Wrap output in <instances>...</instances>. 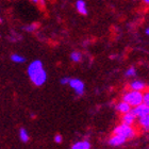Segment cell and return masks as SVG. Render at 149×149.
Segmentation results:
<instances>
[{
	"instance_id": "cell-1",
	"label": "cell",
	"mask_w": 149,
	"mask_h": 149,
	"mask_svg": "<svg viewBox=\"0 0 149 149\" xmlns=\"http://www.w3.org/2000/svg\"><path fill=\"white\" fill-rule=\"evenodd\" d=\"M27 74L35 86H42L46 83L47 72L40 60H34L29 64L27 68Z\"/></svg>"
},
{
	"instance_id": "cell-2",
	"label": "cell",
	"mask_w": 149,
	"mask_h": 149,
	"mask_svg": "<svg viewBox=\"0 0 149 149\" xmlns=\"http://www.w3.org/2000/svg\"><path fill=\"white\" fill-rule=\"evenodd\" d=\"M123 100L129 103L132 108L135 106H139L141 103H143V92L133 91L129 88V91H126L123 94Z\"/></svg>"
},
{
	"instance_id": "cell-3",
	"label": "cell",
	"mask_w": 149,
	"mask_h": 149,
	"mask_svg": "<svg viewBox=\"0 0 149 149\" xmlns=\"http://www.w3.org/2000/svg\"><path fill=\"white\" fill-rule=\"evenodd\" d=\"M113 134H118V135L125 137L128 141V140H132L135 136L136 131H135V128H133V126L121 123L120 125H118L117 127H115L114 131H113Z\"/></svg>"
},
{
	"instance_id": "cell-4",
	"label": "cell",
	"mask_w": 149,
	"mask_h": 149,
	"mask_svg": "<svg viewBox=\"0 0 149 149\" xmlns=\"http://www.w3.org/2000/svg\"><path fill=\"white\" fill-rule=\"evenodd\" d=\"M69 86L72 87V90L74 91V93L77 94L78 96H82L85 91V85H84L83 81H81L80 79L77 78H72L68 82Z\"/></svg>"
},
{
	"instance_id": "cell-5",
	"label": "cell",
	"mask_w": 149,
	"mask_h": 149,
	"mask_svg": "<svg viewBox=\"0 0 149 149\" xmlns=\"http://www.w3.org/2000/svg\"><path fill=\"white\" fill-rule=\"evenodd\" d=\"M131 112L135 115V117L139 119V118L143 117L145 115H147L149 113V107H147L146 104L144 103H141L139 106H135L131 109Z\"/></svg>"
},
{
	"instance_id": "cell-6",
	"label": "cell",
	"mask_w": 149,
	"mask_h": 149,
	"mask_svg": "<svg viewBox=\"0 0 149 149\" xmlns=\"http://www.w3.org/2000/svg\"><path fill=\"white\" fill-rule=\"evenodd\" d=\"M126 142H127V140H126L125 137L120 136V135H118V134H113V135L110 137V140L108 141V144L112 147H119V146H121V145H124Z\"/></svg>"
},
{
	"instance_id": "cell-7",
	"label": "cell",
	"mask_w": 149,
	"mask_h": 149,
	"mask_svg": "<svg viewBox=\"0 0 149 149\" xmlns=\"http://www.w3.org/2000/svg\"><path fill=\"white\" fill-rule=\"evenodd\" d=\"M136 121H137V118L135 117V115L131 111L127 112V113H125V114H121V123H123V124L133 126Z\"/></svg>"
},
{
	"instance_id": "cell-8",
	"label": "cell",
	"mask_w": 149,
	"mask_h": 149,
	"mask_svg": "<svg viewBox=\"0 0 149 149\" xmlns=\"http://www.w3.org/2000/svg\"><path fill=\"white\" fill-rule=\"evenodd\" d=\"M137 125L140 127L141 130L143 131H149V113L143 117L137 119Z\"/></svg>"
},
{
	"instance_id": "cell-9",
	"label": "cell",
	"mask_w": 149,
	"mask_h": 149,
	"mask_svg": "<svg viewBox=\"0 0 149 149\" xmlns=\"http://www.w3.org/2000/svg\"><path fill=\"white\" fill-rule=\"evenodd\" d=\"M129 88H130V90H133V91H140V92H143V91L146 90V84L140 80H134L129 84Z\"/></svg>"
},
{
	"instance_id": "cell-10",
	"label": "cell",
	"mask_w": 149,
	"mask_h": 149,
	"mask_svg": "<svg viewBox=\"0 0 149 149\" xmlns=\"http://www.w3.org/2000/svg\"><path fill=\"white\" fill-rule=\"evenodd\" d=\"M131 109H132V107H131L129 103L126 102V101H124V100H121L120 102L117 104V107H116V110H117L120 114H125V113H127V112H130Z\"/></svg>"
},
{
	"instance_id": "cell-11",
	"label": "cell",
	"mask_w": 149,
	"mask_h": 149,
	"mask_svg": "<svg viewBox=\"0 0 149 149\" xmlns=\"http://www.w3.org/2000/svg\"><path fill=\"white\" fill-rule=\"evenodd\" d=\"M76 9H77V11L80 13L81 15H86L87 14L86 3L83 0H78L77 2H76Z\"/></svg>"
},
{
	"instance_id": "cell-12",
	"label": "cell",
	"mask_w": 149,
	"mask_h": 149,
	"mask_svg": "<svg viewBox=\"0 0 149 149\" xmlns=\"http://www.w3.org/2000/svg\"><path fill=\"white\" fill-rule=\"evenodd\" d=\"M91 143L87 141H79L72 145V149H90Z\"/></svg>"
},
{
	"instance_id": "cell-13",
	"label": "cell",
	"mask_w": 149,
	"mask_h": 149,
	"mask_svg": "<svg viewBox=\"0 0 149 149\" xmlns=\"http://www.w3.org/2000/svg\"><path fill=\"white\" fill-rule=\"evenodd\" d=\"M19 139H20L22 143H28L29 140H30L28 131L26 130L25 128H20V130H19Z\"/></svg>"
},
{
	"instance_id": "cell-14",
	"label": "cell",
	"mask_w": 149,
	"mask_h": 149,
	"mask_svg": "<svg viewBox=\"0 0 149 149\" xmlns=\"http://www.w3.org/2000/svg\"><path fill=\"white\" fill-rule=\"evenodd\" d=\"M70 60H72V62H76V63L80 62L81 60H82V54L79 51H74L70 54Z\"/></svg>"
},
{
	"instance_id": "cell-15",
	"label": "cell",
	"mask_w": 149,
	"mask_h": 149,
	"mask_svg": "<svg viewBox=\"0 0 149 149\" xmlns=\"http://www.w3.org/2000/svg\"><path fill=\"white\" fill-rule=\"evenodd\" d=\"M11 60H12L14 63H24L26 61V59L24 56H19L17 53H13L12 56H11Z\"/></svg>"
},
{
	"instance_id": "cell-16",
	"label": "cell",
	"mask_w": 149,
	"mask_h": 149,
	"mask_svg": "<svg viewBox=\"0 0 149 149\" xmlns=\"http://www.w3.org/2000/svg\"><path fill=\"white\" fill-rule=\"evenodd\" d=\"M126 76L127 77H135L136 76V69H135V67H133V66L129 67L127 69V72H126Z\"/></svg>"
},
{
	"instance_id": "cell-17",
	"label": "cell",
	"mask_w": 149,
	"mask_h": 149,
	"mask_svg": "<svg viewBox=\"0 0 149 149\" xmlns=\"http://www.w3.org/2000/svg\"><path fill=\"white\" fill-rule=\"evenodd\" d=\"M143 103L149 107V90H145L143 92Z\"/></svg>"
},
{
	"instance_id": "cell-18",
	"label": "cell",
	"mask_w": 149,
	"mask_h": 149,
	"mask_svg": "<svg viewBox=\"0 0 149 149\" xmlns=\"http://www.w3.org/2000/svg\"><path fill=\"white\" fill-rule=\"evenodd\" d=\"M36 28H37V25L36 24H32V25H29V26H27L26 27V31H28V32H33V31H35L36 30Z\"/></svg>"
},
{
	"instance_id": "cell-19",
	"label": "cell",
	"mask_w": 149,
	"mask_h": 149,
	"mask_svg": "<svg viewBox=\"0 0 149 149\" xmlns=\"http://www.w3.org/2000/svg\"><path fill=\"white\" fill-rule=\"evenodd\" d=\"M69 80H70V78L68 77H63L61 80H60V83L62 84V85H66V84H68Z\"/></svg>"
},
{
	"instance_id": "cell-20",
	"label": "cell",
	"mask_w": 149,
	"mask_h": 149,
	"mask_svg": "<svg viewBox=\"0 0 149 149\" xmlns=\"http://www.w3.org/2000/svg\"><path fill=\"white\" fill-rule=\"evenodd\" d=\"M63 141V137L62 135H60V134H56V136H54V142H56V144H61Z\"/></svg>"
},
{
	"instance_id": "cell-21",
	"label": "cell",
	"mask_w": 149,
	"mask_h": 149,
	"mask_svg": "<svg viewBox=\"0 0 149 149\" xmlns=\"http://www.w3.org/2000/svg\"><path fill=\"white\" fill-rule=\"evenodd\" d=\"M145 34L148 35V36H149V28H146V29H145Z\"/></svg>"
},
{
	"instance_id": "cell-22",
	"label": "cell",
	"mask_w": 149,
	"mask_h": 149,
	"mask_svg": "<svg viewBox=\"0 0 149 149\" xmlns=\"http://www.w3.org/2000/svg\"><path fill=\"white\" fill-rule=\"evenodd\" d=\"M32 2H34V3H38L40 2V0H31Z\"/></svg>"
},
{
	"instance_id": "cell-23",
	"label": "cell",
	"mask_w": 149,
	"mask_h": 149,
	"mask_svg": "<svg viewBox=\"0 0 149 149\" xmlns=\"http://www.w3.org/2000/svg\"><path fill=\"white\" fill-rule=\"evenodd\" d=\"M143 1H144V3H146V4L149 6V0H143Z\"/></svg>"
}]
</instances>
